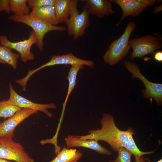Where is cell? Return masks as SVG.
Masks as SVG:
<instances>
[{
  "mask_svg": "<svg viewBox=\"0 0 162 162\" xmlns=\"http://www.w3.org/2000/svg\"><path fill=\"white\" fill-rule=\"evenodd\" d=\"M101 128L91 129L87 134L79 136L82 139H93L98 141H105L110 146L115 152H118L121 147L124 148L130 151L135 157L138 159L144 155L150 154L154 151L143 152L138 147L133 136L135 134L134 130L129 128L125 131L119 129L116 125L113 116L105 113L101 119Z\"/></svg>",
  "mask_w": 162,
  "mask_h": 162,
  "instance_id": "cell-1",
  "label": "cell"
},
{
  "mask_svg": "<svg viewBox=\"0 0 162 162\" xmlns=\"http://www.w3.org/2000/svg\"><path fill=\"white\" fill-rule=\"evenodd\" d=\"M136 28L135 22L131 21L128 23L123 33L111 43L105 52L103 58L106 63L110 65L116 64L127 55L130 48V37Z\"/></svg>",
  "mask_w": 162,
  "mask_h": 162,
  "instance_id": "cell-2",
  "label": "cell"
},
{
  "mask_svg": "<svg viewBox=\"0 0 162 162\" xmlns=\"http://www.w3.org/2000/svg\"><path fill=\"white\" fill-rule=\"evenodd\" d=\"M9 19L14 21L25 24L31 27L35 33L37 38V44L40 51L42 52L44 46L43 39L45 35L53 31H64L65 26H53L37 19L29 15L14 14Z\"/></svg>",
  "mask_w": 162,
  "mask_h": 162,
  "instance_id": "cell-3",
  "label": "cell"
},
{
  "mask_svg": "<svg viewBox=\"0 0 162 162\" xmlns=\"http://www.w3.org/2000/svg\"><path fill=\"white\" fill-rule=\"evenodd\" d=\"M77 0H72L70 16L66 23L68 35L73 36L75 40L85 34L89 25L90 13L87 6L80 13L77 7Z\"/></svg>",
  "mask_w": 162,
  "mask_h": 162,
  "instance_id": "cell-4",
  "label": "cell"
},
{
  "mask_svg": "<svg viewBox=\"0 0 162 162\" xmlns=\"http://www.w3.org/2000/svg\"><path fill=\"white\" fill-rule=\"evenodd\" d=\"M129 44L132 52L130 59L141 58L148 54H153L156 50L162 47V38L148 34L129 40Z\"/></svg>",
  "mask_w": 162,
  "mask_h": 162,
  "instance_id": "cell-5",
  "label": "cell"
},
{
  "mask_svg": "<svg viewBox=\"0 0 162 162\" xmlns=\"http://www.w3.org/2000/svg\"><path fill=\"white\" fill-rule=\"evenodd\" d=\"M0 158L16 162H34L20 143L11 138H0Z\"/></svg>",
  "mask_w": 162,
  "mask_h": 162,
  "instance_id": "cell-6",
  "label": "cell"
},
{
  "mask_svg": "<svg viewBox=\"0 0 162 162\" xmlns=\"http://www.w3.org/2000/svg\"><path fill=\"white\" fill-rule=\"evenodd\" d=\"M124 64L127 69L132 74L133 78H138L144 84L146 89L142 91L144 97L146 99H153L158 105L161 104L162 84L153 83L148 80L141 74L140 68L135 63L128 61H125Z\"/></svg>",
  "mask_w": 162,
  "mask_h": 162,
  "instance_id": "cell-7",
  "label": "cell"
},
{
  "mask_svg": "<svg viewBox=\"0 0 162 162\" xmlns=\"http://www.w3.org/2000/svg\"><path fill=\"white\" fill-rule=\"evenodd\" d=\"M37 42V37L33 31L31 32L28 39L18 42L10 41L6 36L0 35V45L17 51L20 54L21 60L23 62L34 59V56L31 49L32 46Z\"/></svg>",
  "mask_w": 162,
  "mask_h": 162,
  "instance_id": "cell-8",
  "label": "cell"
},
{
  "mask_svg": "<svg viewBox=\"0 0 162 162\" xmlns=\"http://www.w3.org/2000/svg\"><path fill=\"white\" fill-rule=\"evenodd\" d=\"M112 2L117 4L122 13V16L119 22L115 26H118L123 20L128 16L135 17L148 7L153 5L155 0H111Z\"/></svg>",
  "mask_w": 162,
  "mask_h": 162,
  "instance_id": "cell-9",
  "label": "cell"
},
{
  "mask_svg": "<svg viewBox=\"0 0 162 162\" xmlns=\"http://www.w3.org/2000/svg\"><path fill=\"white\" fill-rule=\"evenodd\" d=\"M59 64H70L71 66L82 65L93 67L94 66L95 63L92 60L79 58L71 52L62 55H53L51 56L50 60L46 63L35 69L28 70L25 78L28 80L32 75L38 70L46 67Z\"/></svg>",
  "mask_w": 162,
  "mask_h": 162,
  "instance_id": "cell-10",
  "label": "cell"
},
{
  "mask_svg": "<svg viewBox=\"0 0 162 162\" xmlns=\"http://www.w3.org/2000/svg\"><path fill=\"white\" fill-rule=\"evenodd\" d=\"M38 111L29 109H22L13 116L0 123V138H13L16 127L31 115Z\"/></svg>",
  "mask_w": 162,
  "mask_h": 162,
  "instance_id": "cell-11",
  "label": "cell"
},
{
  "mask_svg": "<svg viewBox=\"0 0 162 162\" xmlns=\"http://www.w3.org/2000/svg\"><path fill=\"white\" fill-rule=\"evenodd\" d=\"M10 97L9 100L16 105L22 109H29L40 111L45 113L49 117L51 118L52 114L47 109L56 108L53 103L48 104H40L33 102L20 95L15 91L12 84H9Z\"/></svg>",
  "mask_w": 162,
  "mask_h": 162,
  "instance_id": "cell-12",
  "label": "cell"
},
{
  "mask_svg": "<svg viewBox=\"0 0 162 162\" xmlns=\"http://www.w3.org/2000/svg\"><path fill=\"white\" fill-rule=\"evenodd\" d=\"M64 140L68 148L83 147L93 150L101 154L110 155L112 154L111 152L94 140L82 139L79 136L69 135L65 138Z\"/></svg>",
  "mask_w": 162,
  "mask_h": 162,
  "instance_id": "cell-13",
  "label": "cell"
},
{
  "mask_svg": "<svg viewBox=\"0 0 162 162\" xmlns=\"http://www.w3.org/2000/svg\"><path fill=\"white\" fill-rule=\"evenodd\" d=\"M89 13L98 18L112 15L115 11L112 7L111 0H86Z\"/></svg>",
  "mask_w": 162,
  "mask_h": 162,
  "instance_id": "cell-14",
  "label": "cell"
},
{
  "mask_svg": "<svg viewBox=\"0 0 162 162\" xmlns=\"http://www.w3.org/2000/svg\"><path fill=\"white\" fill-rule=\"evenodd\" d=\"M29 15L43 22L53 26L58 23L54 6H48L32 9Z\"/></svg>",
  "mask_w": 162,
  "mask_h": 162,
  "instance_id": "cell-15",
  "label": "cell"
},
{
  "mask_svg": "<svg viewBox=\"0 0 162 162\" xmlns=\"http://www.w3.org/2000/svg\"><path fill=\"white\" fill-rule=\"evenodd\" d=\"M72 0H55L54 6L59 23H67L70 14Z\"/></svg>",
  "mask_w": 162,
  "mask_h": 162,
  "instance_id": "cell-16",
  "label": "cell"
},
{
  "mask_svg": "<svg viewBox=\"0 0 162 162\" xmlns=\"http://www.w3.org/2000/svg\"><path fill=\"white\" fill-rule=\"evenodd\" d=\"M82 154V152L76 149L67 148L64 146L50 162H78Z\"/></svg>",
  "mask_w": 162,
  "mask_h": 162,
  "instance_id": "cell-17",
  "label": "cell"
},
{
  "mask_svg": "<svg viewBox=\"0 0 162 162\" xmlns=\"http://www.w3.org/2000/svg\"><path fill=\"white\" fill-rule=\"evenodd\" d=\"M82 65H74L71 66L70 69L68 76L67 77L69 84L67 94L63 104V110L60 118L62 121L65 109L69 97L73 90L76 85V79L77 74L79 70L83 68Z\"/></svg>",
  "mask_w": 162,
  "mask_h": 162,
  "instance_id": "cell-18",
  "label": "cell"
},
{
  "mask_svg": "<svg viewBox=\"0 0 162 162\" xmlns=\"http://www.w3.org/2000/svg\"><path fill=\"white\" fill-rule=\"evenodd\" d=\"M20 55L13 53L9 48L0 45V63L8 64L16 69Z\"/></svg>",
  "mask_w": 162,
  "mask_h": 162,
  "instance_id": "cell-19",
  "label": "cell"
},
{
  "mask_svg": "<svg viewBox=\"0 0 162 162\" xmlns=\"http://www.w3.org/2000/svg\"><path fill=\"white\" fill-rule=\"evenodd\" d=\"M22 109L9 99L0 101V118H9Z\"/></svg>",
  "mask_w": 162,
  "mask_h": 162,
  "instance_id": "cell-20",
  "label": "cell"
},
{
  "mask_svg": "<svg viewBox=\"0 0 162 162\" xmlns=\"http://www.w3.org/2000/svg\"><path fill=\"white\" fill-rule=\"evenodd\" d=\"M27 0H10L11 12L16 15H29L30 8L27 4Z\"/></svg>",
  "mask_w": 162,
  "mask_h": 162,
  "instance_id": "cell-21",
  "label": "cell"
},
{
  "mask_svg": "<svg viewBox=\"0 0 162 162\" xmlns=\"http://www.w3.org/2000/svg\"><path fill=\"white\" fill-rule=\"evenodd\" d=\"M118 155L116 158L109 162H131L132 154L128 150L124 147H121L118 149Z\"/></svg>",
  "mask_w": 162,
  "mask_h": 162,
  "instance_id": "cell-22",
  "label": "cell"
},
{
  "mask_svg": "<svg viewBox=\"0 0 162 162\" xmlns=\"http://www.w3.org/2000/svg\"><path fill=\"white\" fill-rule=\"evenodd\" d=\"M55 0H27L29 8L32 9L48 6H54Z\"/></svg>",
  "mask_w": 162,
  "mask_h": 162,
  "instance_id": "cell-23",
  "label": "cell"
},
{
  "mask_svg": "<svg viewBox=\"0 0 162 162\" xmlns=\"http://www.w3.org/2000/svg\"><path fill=\"white\" fill-rule=\"evenodd\" d=\"M2 10L8 14L10 12V0H0V12Z\"/></svg>",
  "mask_w": 162,
  "mask_h": 162,
  "instance_id": "cell-24",
  "label": "cell"
},
{
  "mask_svg": "<svg viewBox=\"0 0 162 162\" xmlns=\"http://www.w3.org/2000/svg\"><path fill=\"white\" fill-rule=\"evenodd\" d=\"M154 58L157 61L161 62H162V52L158 51L155 52L154 54Z\"/></svg>",
  "mask_w": 162,
  "mask_h": 162,
  "instance_id": "cell-25",
  "label": "cell"
},
{
  "mask_svg": "<svg viewBox=\"0 0 162 162\" xmlns=\"http://www.w3.org/2000/svg\"><path fill=\"white\" fill-rule=\"evenodd\" d=\"M149 159L148 158L142 156L138 159L135 158L134 160L135 162H145L148 161Z\"/></svg>",
  "mask_w": 162,
  "mask_h": 162,
  "instance_id": "cell-26",
  "label": "cell"
},
{
  "mask_svg": "<svg viewBox=\"0 0 162 162\" xmlns=\"http://www.w3.org/2000/svg\"><path fill=\"white\" fill-rule=\"evenodd\" d=\"M162 4L155 7L153 9V13L154 14H156L158 12L161 11L162 9Z\"/></svg>",
  "mask_w": 162,
  "mask_h": 162,
  "instance_id": "cell-27",
  "label": "cell"
},
{
  "mask_svg": "<svg viewBox=\"0 0 162 162\" xmlns=\"http://www.w3.org/2000/svg\"><path fill=\"white\" fill-rule=\"evenodd\" d=\"M0 162H12L9 161L7 160L0 158Z\"/></svg>",
  "mask_w": 162,
  "mask_h": 162,
  "instance_id": "cell-28",
  "label": "cell"
},
{
  "mask_svg": "<svg viewBox=\"0 0 162 162\" xmlns=\"http://www.w3.org/2000/svg\"><path fill=\"white\" fill-rule=\"evenodd\" d=\"M148 161L149 162H152L150 161L149 160H148ZM156 162H162V159H161Z\"/></svg>",
  "mask_w": 162,
  "mask_h": 162,
  "instance_id": "cell-29",
  "label": "cell"
}]
</instances>
